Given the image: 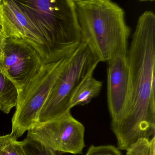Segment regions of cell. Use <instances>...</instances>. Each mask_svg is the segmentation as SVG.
Wrapping results in <instances>:
<instances>
[{"mask_svg": "<svg viewBox=\"0 0 155 155\" xmlns=\"http://www.w3.org/2000/svg\"><path fill=\"white\" fill-rule=\"evenodd\" d=\"M130 98L120 120L111 125L117 145L128 148L155 134V15L147 11L138 19L127 55Z\"/></svg>", "mask_w": 155, "mask_h": 155, "instance_id": "obj_1", "label": "cell"}, {"mask_svg": "<svg viewBox=\"0 0 155 155\" xmlns=\"http://www.w3.org/2000/svg\"><path fill=\"white\" fill-rule=\"evenodd\" d=\"M81 43L100 62L127 55L131 29L125 11L110 0H74Z\"/></svg>", "mask_w": 155, "mask_h": 155, "instance_id": "obj_2", "label": "cell"}, {"mask_svg": "<svg viewBox=\"0 0 155 155\" xmlns=\"http://www.w3.org/2000/svg\"><path fill=\"white\" fill-rule=\"evenodd\" d=\"M36 25L50 63L74 52L81 43L74 0H17Z\"/></svg>", "mask_w": 155, "mask_h": 155, "instance_id": "obj_3", "label": "cell"}, {"mask_svg": "<svg viewBox=\"0 0 155 155\" xmlns=\"http://www.w3.org/2000/svg\"><path fill=\"white\" fill-rule=\"evenodd\" d=\"M72 53L58 61L44 64L28 84L18 91L11 133L14 138L20 137L38 123L40 112Z\"/></svg>", "mask_w": 155, "mask_h": 155, "instance_id": "obj_4", "label": "cell"}, {"mask_svg": "<svg viewBox=\"0 0 155 155\" xmlns=\"http://www.w3.org/2000/svg\"><path fill=\"white\" fill-rule=\"evenodd\" d=\"M99 61L84 43H81L57 79L41 108L38 122L57 118L68 111L70 97L81 81L93 75Z\"/></svg>", "mask_w": 155, "mask_h": 155, "instance_id": "obj_5", "label": "cell"}, {"mask_svg": "<svg viewBox=\"0 0 155 155\" xmlns=\"http://www.w3.org/2000/svg\"><path fill=\"white\" fill-rule=\"evenodd\" d=\"M85 127L71 110L45 122H38L28 131L27 137L61 153L82 154L85 147Z\"/></svg>", "mask_w": 155, "mask_h": 155, "instance_id": "obj_6", "label": "cell"}, {"mask_svg": "<svg viewBox=\"0 0 155 155\" xmlns=\"http://www.w3.org/2000/svg\"><path fill=\"white\" fill-rule=\"evenodd\" d=\"M45 64L38 51L24 40L4 39L2 46L0 71L15 85L23 89Z\"/></svg>", "mask_w": 155, "mask_h": 155, "instance_id": "obj_7", "label": "cell"}, {"mask_svg": "<svg viewBox=\"0 0 155 155\" xmlns=\"http://www.w3.org/2000/svg\"><path fill=\"white\" fill-rule=\"evenodd\" d=\"M0 26L3 39H21L38 51L45 64L49 63L48 49L39 31L17 0H0Z\"/></svg>", "mask_w": 155, "mask_h": 155, "instance_id": "obj_8", "label": "cell"}, {"mask_svg": "<svg viewBox=\"0 0 155 155\" xmlns=\"http://www.w3.org/2000/svg\"><path fill=\"white\" fill-rule=\"evenodd\" d=\"M127 55H117L107 62V98L111 125L120 120L130 98L131 88Z\"/></svg>", "mask_w": 155, "mask_h": 155, "instance_id": "obj_9", "label": "cell"}, {"mask_svg": "<svg viewBox=\"0 0 155 155\" xmlns=\"http://www.w3.org/2000/svg\"><path fill=\"white\" fill-rule=\"evenodd\" d=\"M93 75H90L84 79L72 91L68 103L70 110L75 106L88 104L99 95L103 83L102 81L95 78Z\"/></svg>", "mask_w": 155, "mask_h": 155, "instance_id": "obj_10", "label": "cell"}, {"mask_svg": "<svg viewBox=\"0 0 155 155\" xmlns=\"http://www.w3.org/2000/svg\"><path fill=\"white\" fill-rule=\"evenodd\" d=\"M18 97L16 86L0 71V110L9 114L17 105Z\"/></svg>", "mask_w": 155, "mask_h": 155, "instance_id": "obj_11", "label": "cell"}, {"mask_svg": "<svg viewBox=\"0 0 155 155\" xmlns=\"http://www.w3.org/2000/svg\"><path fill=\"white\" fill-rule=\"evenodd\" d=\"M126 151V155H155V136L139 139Z\"/></svg>", "mask_w": 155, "mask_h": 155, "instance_id": "obj_12", "label": "cell"}, {"mask_svg": "<svg viewBox=\"0 0 155 155\" xmlns=\"http://www.w3.org/2000/svg\"><path fill=\"white\" fill-rule=\"evenodd\" d=\"M0 155H26L21 141L11 134L0 136Z\"/></svg>", "mask_w": 155, "mask_h": 155, "instance_id": "obj_13", "label": "cell"}, {"mask_svg": "<svg viewBox=\"0 0 155 155\" xmlns=\"http://www.w3.org/2000/svg\"><path fill=\"white\" fill-rule=\"evenodd\" d=\"M21 142L26 155H57L54 150L28 137Z\"/></svg>", "mask_w": 155, "mask_h": 155, "instance_id": "obj_14", "label": "cell"}, {"mask_svg": "<svg viewBox=\"0 0 155 155\" xmlns=\"http://www.w3.org/2000/svg\"><path fill=\"white\" fill-rule=\"evenodd\" d=\"M117 147L111 145L95 146L91 145L85 155H121Z\"/></svg>", "mask_w": 155, "mask_h": 155, "instance_id": "obj_15", "label": "cell"}, {"mask_svg": "<svg viewBox=\"0 0 155 155\" xmlns=\"http://www.w3.org/2000/svg\"><path fill=\"white\" fill-rule=\"evenodd\" d=\"M3 36H2V33L1 27L0 26V58L1 56L2 53V42H3Z\"/></svg>", "mask_w": 155, "mask_h": 155, "instance_id": "obj_16", "label": "cell"}]
</instances>
